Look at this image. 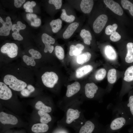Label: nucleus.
<instances>
[{"instance_id": "nucleus-10", "label": "nucleus", "mask_w": 133, "mask_h": 133, "mask_svg": "<svg viewBox=\"0 0 133 133\" xmlns=\"http://www.w3.org/2000/svg\"><path fill=\"white\" fill-rule=\"evenodd\" d=\"M108 20L107 16L105 15H101L98 16L94 22L93 28L94 32L99 33L102 30Z\"/></svg>"}, {"instance_id": "nucleus-20", "label": "nucleus", "mask_w": 133, "mask_h": 133, "mask_svg": "<svg viewBox=\"0 0 133 133\" xmlns=\"http://www.w3.org/2000/svg\"><path fill=\"white\" fill-rule=\"evenodd\" d=\"M94 1L92 0H82L80 6L82 11L85 14H88L91 12L94 5Z\"/></svg>"}, {"instance_id": "nucleus-28", "label": "nucleus", "mask_w": 133, "mask_h": 133, "mask_svg": "<svg viewBox=\"0 0 133 133\" xmlns=\"http://www.w3.org/2000/svg\"><path fill=\"white\" fill-rule=\"evenodd\" d=\"M80 35L83 40L84 43L89 45L92 39V36L90 32L85 29H82L80 33Z\"/></svg>"}, {"instance_id": "nucleus-27", "label": "nucleus", "mask_w": 133, "mask_h": 133, "mask_svg": "<svg viewBox=\"0 0 133 133\" xmlns=\"http://www.w3.org/2000/svg\"><path fill=\"white\" fill-rule=\"evenodd\" d=\"M52 31L54 33H57L61 29L62 26V22L60 19L53 20L50 23Z\"/></svg>"}, {"instance_id": "nucleus-33", "label": "nucleus", "mask_w": 133, "mask_h": 133, "mask_svg": "<svg viewBox=\"0 0 133 133\" xmlns=\"http://www.w3.org/2000/svg\"><path fill=\"white\" fill-rule=\"evenodd\" d=\"M55 55L59 59L63 60L64 57V51L63 48L61 46H57L55 48Z\"/></svg>"}, {"instance_id": "nucleus-22", "label": "nucleus", "mask_w": 133, "mask_h": 133, "mask_svg": "<svg viewBox=\"0 0 133 133\" xmlns=\"http://www.w3.org/2000/svg\"><path fill=\"white\" fill-rule=\"evenodd\" d=\"M92 66L88 65L80 67L76 71V76L77 78H81L91 71L93 69Z\"/></svg>"}, {"instance_id": "nucleus-35", "label": "nucleus", "mask_w": 133, "mask_h": 133, "mask_svg": "<svg viewBox=\"0 0 133 133\" xmlns=\"http://www.w3.org/2000/svg\"><path fill=\"white\" fill-rule=\"evenodd\" d=\"M36 2L34 1H28L23 5V7L25 9L26 12L32 13L33 12V8L36 5Z\"/></svg>"}, {"instance_id": "nucleus-36", "label": "nucleus", "mask_w": 133, "mask_h": 133, "mask_svg": "<svg viewBox=\"0 0 133 133\" xmlns=\"http://www.w3.org/2000/svg\"><path fill=\"white\" fill-rule=\"evenodd\" d=\"M117 25L115 23L112 25H109L106 28L105 30V33L107 35H111L115 32L117 28Z\"/></svg>"}, {"instance_id": "nucleus-43", "label": "nucleus", "mask_w": 133, "mask_h": 133, "mask_svg": "<svg viewBox=\"0 0 133 133\" xmlns=\"http://www.w3.org/2000/svg\"><path fill=\"white\" fill-rule=\"evenodd\" d=\"M26 18L28 19L31 22L36 18L37 16L36 15L33 14H27L26 15Z\"/></svg>"}, {"instance_id": "nucleus-7", "label": "nucleus", "mask_w": 133, "mask_h": 133, "mask_svg": "<svg viewBox=\"0 0 133 133\" xmlns=\"http://www.w3.org/2000/svg\"><path fill=\"white\" fill-rule=\"evenodd\" d=\"M106 90L99 88L93 83H86L84 87L85 98L84 100H92L101 103L103 102V96L106 92Z\"/></svg>"}, {"instance_id": "nucleus-18", "label": "nucleus", "mask_w": 133, "mask_h": 133, "mask_svg": "<svg viewBox=\"0 0 133 133\" xmlns=\"http://www.w3.org/2000/svg\"><path fill=\"white\" fill-rule=\"evenodd\" d=\"M104 53L108 60L112 62L116 61L117 56L116 52L112 47L109 45L106 46L104 48Z\"/></svg>"}, {"instance_id": "nucleus-26", "label": "nucleus", "mask_w": 133, "mask_h": 133, "mask_svg": "<svg viewBox=\"0 0 133 133\" xmlns=\"http://www.w3.org/2000/svg\"><path fill=\"white\" fill-rule=\"evenodd\" d=\"M35 107L37 109L48 113H50L52 111L51 107L46 105L41 101H39L36 103Z\"/></svg>"}, {"instance_id": "nucleus-16", "label": "nucleus", "mask_w": 133, "mask_h": 133, "mask_svg": "<svg viewBox=\"0 0 133 133\" xmlns=\"http://www.w3.org/2000/svg\"><path fill=\"white\" fill-rule=\"evenodd\" d=\"M103 1L107 6L114 13L120 16L123 15V10L118 3L112 0H104Z\"/></svg>"}, {"instance_id": "nucleus-30", "label": "nucleus", "mask_w": 133, "mask_h": 133, "mask_svg": "<svg viewBox=\"0 0 133 133\" xmlns=\"http://www.w3.org/2000/svg\"><path fill=\"white\" fill-rule=\"evenodd\" d=\"M107 74L106 70L104 68H102L99 69L96 72L95 78L98 81H100L105 78Z\"/></svg>"}, {"instance_id": "nucleus-40", "label": "nucleus", "mask_w": 133, "mask_h": 133, "mask_svg": "<svg viewBox=\"0 0 133 133\" xmlns=\"http://www.w3.org/2000/svg\"><path fill=\"white\" fill-rule=\"evenodd\" d=\"M31 24L32 26L35 27L39 26L41 24V20L39 18H35L31 22Z\"/></svg>"}, {"instance_id": "nucleus-29", "label": "nucleus", "mask_w": 133, "mask_h": 133, "mask_svg": "<svg viewBox=\"0 0 133 133\" xmlns=\"http://www.w3.org/2000/svg\"><path fill=\"white\" fill-rule=\"evenodd\" d=\"M91 55L89 52H86L79 55L77 58V63L81 65L88 61L90 59Z\"/></svg>"}, {"instance_id": "nucleus-24", "label": "nucleus", "mask_w": 133, "mask_h": 133, "mask_svg": "<svg viewBox=\"0 0 133 133\" xmlns=\"http://www.w3.org/2000/svg\"><path fill=\"white\" fill-rule=\"evenodd\" d=\"M127 53L125 58V61L127 63L133 62V43H128L127 45Z\"/></svg>"}, {"instance_id": "nucleus-34", "label": "nucleus", "mask_w": 133, "mask_h": 133, "mask_svg": "<svg viewBox=\"0 0 133 133\" xmlns=\"http://www.w3.org/2000/svg\"><path fill=\"white\" fill-rule=\"evenodd\" d=\"M26 27L25 24H23L20 21H18L17 24L12 25V30L14 32H19L20 30L25 29Z\"/></svg>"}, {"instance_id": "nucleus-23", "label": "nucleus", "mask_w": 133, "mask_h": 133, "mask_svg": "<svg viewBox=\"0 0 133 133\" xmlns=\"http://www.w3.org/2000/svg\"><path fill=\"white\" fill-rule=\"evenodd\" d=\"M123 80L122 87H123L127 83L133 81V65L129 67L125 71Z\"/></svg>"}, {"instance_id": "nucleus-12", "label": "nucleus", "mask_w": 133, "mask_h": 133, "mask_svg": "<svg viewBox=\"0 0 133 133\" xmlns=\"http://www.w3.org/2000/svg\"><path fill=\"white\" fill-rule=\"evenodd\" d=\"M0 22L2 24V26L0 28V36H7L9 35L10 31L12 29V23L10 17H7L5 22L0 17Z\"/></svg>"}, {"instance_id": "nucleus-2", "label": "nucleus", "mask_w": 133, "mask_h": 133, "mask_svg": "<svg viewBox=\"0 0 133 133\" xmlns=\"http://www.w3.org/2000/svg\"><path fill=\"white\" fill-rule=\"evenodd\" d=\"M83 102L80 100L67 108L64 111V116L57 122L58 127H70L76 131L83 125L87 120L81 107Z\"/></svg>"}, {"instance_id": "nucleus-41", "label": "nucleus", "mask_w": 133, "mask_h": 133, "mask_svg": "<svg viewBox=\"0 0 133 133\" xmlns=\"http://www.w3.org/2000/svg\"><path fill=\"white\" fill-rule=\"evenodd\" d=\"M14 4L15 6L17 8L20 7L22 4L25 2V0H15Z\"/></svg>"}, {"instance_id": "nucleus-39", "label": "nucleus", "mask_w": 133, "mask_h": 133, "mask_svg": "<svg viewBox=\"0 0 133 133\" xmlns=\"http://www.w3.org/2000/svg\"><path fill=\"white\" fill-rule=\"evenodd\" d=\"M12 35L14 39L15 40L21 41L23 39V37L20 34L19 32H14L12 33Z\"/></svg>"}, {"instance_id": "nucleus-6", "label": "nucleus", "mask_w": 133, "mask_h": 133, "mask_svg": "<svg viewBox=\"0 0 133 133\" xmlns=\"http://www.w3.org/2000/svg\"><path fill=\"white\" fill-rule=\"evenodd\" d=\"M28 52L31 56L23 55L20 63L23 66L34 72L39 68V62L42 55L38 51L33 49H30Z\"/></svg>"}, {"instance_id": "nucleus-25", "label": "nucleus", "mask_w": 133, "mask_h": 133, "mask_svg": "<svg viewBox=\"0 0 133 133\" xmlns=\"http://www.w3.org/2000/svg\"><path fill=\"white\" fill-rule=\"evenodd\" d=\"M38 114L40 116V121L41 123L48 124L52 120V118L48 113L39 110Z\"/></svg>"}, {"instance_id": "nucleus-3", "label": "nucleus", "mask_w": 133, "mask_h": 133, "mask_svg": "<svg viewBox=\"0 0 133 133\" xmlns=\"http://www.w3.org/2000/svg\"><path fill=\"white\" fill-rule=\"evenodd\" d=\"M113 117L110 123L105 126L103 133H120L124 126L133 124L132 119L119 101L112 108Z\"/></svg>"}, {"instance_id": "nucleus-38", "label": "nucleus", "mask_w": 133, "mask_h": 133, "mask_svg": "<svg viewBox=\"0 0 133 133\" xmlns=\"http://www.w3.org/2000/svg\"><path fill=\"white\" fill-rule=\"evenodd\" d=\"M121 38V35L116 31L112 34L110 37L111 40L114 42L118 41Z\"/></svg>"}, {"instance_id": "nucleus-17", "label": "nucleus", "mask_w": 133, "mask_h": 133, "mask_svg": "<svg viewBox=\"0 0 133 133\" xmlns=\"http://www.w3.org/2000/svg\"><path fill=\"white\" fill-rule=\"evenodd\" d=\"M122 103L133 121L132 128H133V92H130L128 96V100L125 101H121Z\"/></svg>"}, {"instance_id": "nucleus-13", "label": "nucleus", "mask_w": 133, "mask_h": 133, "mask_svg": "<svg viewBox=\"0 0 133 133\" xmlns=\"http://www.w3.org/2000/svg\"><path fill=\"white\" fill-rule=\"evenodd\" d=\"M117 72L116 69L113 68L109 70L107 73V78L108 84L106 90L107 92L110 91L113 85L117 80Z\"/></svg>"}, {"instance_id": "nucleus-11", "label": "nucleus", "mask_w": 133, "mask_h": 133, "mask_svg": "<svg viewBox=\"0 0 133 133\" xmlns=\"http://www.w3.org/2000/svg\"><path fill=\"white\" fill-rule=\"evenodd\" d=\"M42 40L45 45L44 52L46 53L49 52L50 53H51L54 50V47L51 44L55 43L54 39L48 34L44 33L42 35Z\"/></svg>"}, {"instance_id": "nucleus-1", "label": "nucleus", "mask_w": 133, "mask_h": 133, "mask_svg": "<svg viewBox=\"0 0 133 133\" xmlns=\"http://www.w3.org/2000/svg\"><path fill=\"white\" fill-rule=\"evenodd\" d=\"M0 81L11 89L21 92L36 81L34 72L20 64L10 63L3 65L0 69Z\"/></svg>"}, {"instance_id": "nucleus-15", "label": "nucleus", "mask_w": 133, "mask_h": 133, "mask_svg": "<svg viewBox=\"0 0 133 133\" xmlns=\"http://www.w3.org/2000/svg\"><path fill=\"white\" fill-rule=\"evenodd\" d=\"M0 121L3 124L14 125L17 123L18 120L14 116L2 112L0 113Z\"/></svg>"}, {"instance_id": "nucleus-21", "label": "nucleus", "mask_w": 133, "mask_h": 133, "mask_svg": "<svg viewBox=\"0 0 133 133\" xmlns=\"http://www.w3.org/2000/svg\"><path fill=\"white\" fill-rule=\"evenodd\" d=\"M49 129V127L48 124L41 123L34 124L31 128L32 131L35 133H46Z\"/></svg>"}, {"instance_id": "nucleus-19", "label": "nucleus", "mask_w": 133, "mask_h": 133, "mask_svg": "<svg viewBox=\"0 0 133 133\" xmlns=\"http://www.w3.org/2000/svg\"><path fill=\"white\" fill-rule=\"evenodd\" d=\"M79 25V23L76 22L70 24L63 33V36L65 39H67L70 38L73 34Z\"/></svg>"}, {"instance_id": "nucleus-31", "label": "nucleus", "mask_w": 133, "mask_h": 133, "mask_svg": "<svg viewBox=\"0 0 133 133\" xmlns=\"http://www.w3.org/2000/svg\"><path fill=\"white\" fill-rule=\"evenodd\" d=\"M62 13L61 14L60 17L63 20L67 22L71 23L75 20V17L72 15H68L65 9H62Z\"/></svg>"}, {"instance_id": "nucleus-37", "label": "nucleus", "mask_w": 133, "mask_h": 133, "mask_svg": "<svg viewBox=\"0 0 133 133\" xmlns=\"http://www.w3.org/2000/svg\"><path fill=\"white\" fill-rule=\"evenodd\" d=\"M48 2L49 4H53L56 10L60 9L62 5V0H49Z\"/></svg>"}, {"instance_id": "nucleus-14", "label": "nucleus", "mask_w": 133, "mask_h": 133, "mask_svg": "<svg viewBox=\"0 0 133 133\" xmlns=\"http://www.w3.org/2000/svg\"><path fill=\"white\" fill-rule=\"evenodd\" d=\"M13 95L11 89L3 82H0V98L7 100L11 99Z\"/></svg>"}, {"instance_id": "nucleus-8", "label": "nucleus", "mask_w": 133, "mask_h": 133, "mask_svg": "<svg viewBox=\"0 0 133 133\" xmlns=\"http://www.w3.org/2000/svg\"><path fill=\"white\" fill-rule=\"evenodd\" d=\"M36 81H41L46 87L53 88L57 83L58 77L57 74L53 71H46L41 75H35Z\"/></svg>"}, {"instance_id": "nucleus-42", "label": "nucleus", "mask_w": 133, "mask_h": 133, "mask_svg": "<svg viewBox=\"0 0 133 133\" xmlns=\"http://www.w3.org/2000/svg\"><path fill=\"white\" fill-rule=\"evenodd\" d=\"M55 133H69L68 131L65 128L58 127Z\"/></svg>"}, {"instance_id": "nucleus-45", "label": "nucleus", "mask_w": 133, "mask_h": 133, "mask_svg": "<svg viewBox=\"0 0 133 133\" xmlns=\"http://www.w3.org/2000/svg\"><path fill=\"white\" fill-rule=\"evenodd\" d=\"M76 46L79 50L82 51L84 48V46L81 44H77L76 45Z\"/></svg>"}, {"instance_id": "nucleus-5", "label": "nucleus", "mask_w": 133, "mask_h": 133, "mask_svg": "<svg viewBox=\"0 0 133 133\" xmlns=\"http://www.w3.org/2000/svg\"><path fill=\"white\" fill-rule=\"evenodd\" d=\"M99 116L95 113L94 116L90 119H87L75 131V133H103L105 126L99 122Z\"/></svg>"}, {"instance_id": "nucleus-44", "label": "nucleus", "mask_w": 133, "mask_h": 133, "mask_svg": "<svg viewBox=\"0 0 133 133\" xmlns=\"http://www.w3.org/2000/svg\"><path fill=\"white\" fill-rule=\"evenodd\" d=\"M76 46L74 45H71L70 48V50L69 54L71 56H73L74 55V53L76 50Z\"/></svg>"}, {"instance_id": "nucleus-9", "label": "nucleus", "mask_w": 133, "mask_h": 133, "mask_svg": "<svg viewBox=\"0 0 133 133\" xmlns=\"http://www.w3.org/2000/svg\"><path fill=\"white\" fill-rule=\"evenodd\" d=\"M18 50L17 45L13 43H6L1 47V52L6 55L8 57L5 65L11 63L17 56Z\"/></svg>"}, {"instance_id": "nucleus-4", "label": "nucleus", "mask_w": 133, "mask_h": 133, "mask_svg": "<svg viewBox=\"0 0 133 133\" xmlns=\"http://www.w3.org/2000/svg\"><path fill=\"white\" fill-rule=\"evenodd\" d=\"M81 88V85L78 82H75L67 86L65 97L58 103L60 109L64 111L68 107L80 100L75 97L80 91Z\"/></svg>"}, {"instance_id": "nucleus-32", "label": "nucleus", "mask_w": 133, "mask_h": 133, "mask_svg": "<svg viewBox=\"0 0 133 133\" xmlns=\"http://www.w3.org/2000/svg\"><path fill=\"white\" fill-rule=\"evenodd\" d=\"M121 3L123 7L129 11L131 15L133 16V4L130 1L127 0H122Z\"/></svg>"}]
</instances>
